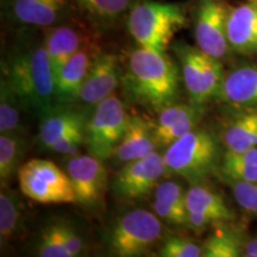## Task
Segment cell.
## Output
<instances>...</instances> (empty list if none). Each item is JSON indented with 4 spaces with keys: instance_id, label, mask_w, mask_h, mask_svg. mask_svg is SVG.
Returning <instances> with one entry per match:
<instances>
[{
    "instance_id": "cell-1",
    "label": "cell",
    "mask_w": 257,
    "mask_h": 257,
    "mask_svg": "<svg viewBox=\"0 0 257 257\" xmlns=\"http://www.w3.org/2000/svg\"><path fill=\"white\" fill-rule=\"evenodd\" d=\"M2 79L23 106L44 114L57 106L55 74L46 42L29 43L12 51L2 62Z\"/></svg>"
},
{
    "instance_id": "cell-2",
    "label": "cell",
    "mask_w": 257,
    "mask_h": 257,
    "mask_svg": "<svg viewBox=\"0 0 257 257\" xmlns=\"http://www.w3.org/2000/svg\"><path fill=\"white\" fill-rule=\"evenodd\" d=\"M179 81L178 67L166 53L142 47L131 53L124 86L134 101L161 111L178 100Z\"/></svg>"
},
{
    "instance_id": "cell-3",
    "label": "cell",
    "mask_w": 257,
    "mask_h": 257,
    "mask_svg": "<svg viewBox=\"0 0 257 257\" xmlns=\"http://www.w3.org/2000/svg\"><path fill=\"white\" fill-rule=\"evenodd\" d=\"M186 23L187 17L181 5L141 0L130 10L127 29L140 47L166 53L173 37Z\"/></svg>"
},
{
    "instance_id": "cell-4",
    "label": "cell",
    "mask_w": 257,
    "mask_h": 257,
    "mask_svg": "<svg viewBox=\"0 0 257 257\" xmlns=\"http://www.w3.org/2000/svg\"><path fill=\"white\" fill-rule=\"evenodd\" d=\"M219 146L216 137L205 128L189 131L167 147L165 157L167 169L192 184L204 181L216 167Z\"/></svg>"
},
{
    "instance_id": "cell-5",
    "label": "cell",
    "mask_w": 257,
    "mask_h": 257,
    "mask_svg": "<svg viewBox=\"0 0 257 257\" xmlns=\"http://www.w3.org/2000/svg\"><path fill=\"white\" fill-rule=\"evenodd\" d=\"M19 189L25 197L40 204H76L69 176L48 160L32 159L17 173Z\"/></svg>"
},
{
    "instance_id": "cell-6",
    "label": "cell",
    "mask_w": 257,
    "mask_h": 257,
    "mask_svg": "<svg viewBox=\"0 0 257 257\" xmlns=\"http://www.w3.org/2000/svg\"><path fill=\"white\" fill-rule=\"evenodd\" d=\"M162 224L155 212L128 211L115 221L108 234V248L114 256L148 255L162 236Z\"/></svg>"
},
{
    "instance_id": "cell-7",
    "label": "cell",
    "mask_w": 257,
    "mask_h": 257,
    "mask_svg": "<svg viewBox=\"0 0 257 257\" xmlns=\"http://www.w3.org/2000/svg\"><path fill=\"white\" fill-rule=\"evenodd\" d=\"M181 67L182 81L192 102L202 105L218 96L224 80L219 59L207 55L197 47L178 43L174 47Z\"/></svg>"
},
{
    "instance_id": "cell-8",
    "label": "cell",
    "mask_w": 257,
    "mask_h": 257,
    "mask_svg": "<svg viewBox=\"0 0 257 257\" xmlns=\"http://www.w3.org/2000/svg\"><path fill=\"white\" fill-rule=\"evenodd\" d=\"M128 120L123 102L112 94L95 105L86 124V146L91 155L102 161L113 157Z\"/></svg>"
},
{
    "instance_id": "cell-9",
    "label": "cell",
    "mask_w": 257,
    "mask_h": 257,
    "mask_svg": "<svg viewBox=\"0 0 257 257\" xmlns=\"http://www.w3.org/2000/svg\"><path fill=\"white\" fill-rule=\"evenodd\" d=\"M230 10L223 0H199L195 11L194 38L207 55L223 59L231 49L227 38Z\"/></svg>"
},
{
    "instance_id": "cell-10",
    "label": "cell",
    "mask_w": 257,
    "mask_h": 257,
    "mask_svg": "<svg viewBox=\"0 0 257 257\" xmlns=\"http://www.w3.org/2000/svg\"><path fill=\"white\" fill-rule=\"evenodd\" d=\"M167 165L163 155H152L124 163L112 181V191L126 200H138L155 191L157 184L166 174Z\"/></svg>"
},
{
    "instance_id": "cell-11",
    "label": "cell",
    "mask_w": 257,
    "mask_h": 257,
    "mask_svg": "<svg viewBox=\"0 0 257 257\" xmlns=\"http://www.w3.org/2000/svg\"><path fill=\"white\" fill-rule=\"evenodd\" d=\"M67 174L75 191L76 204L87 208L101 206L108 180L104 161L91 154L74 156L67 163Z\"/></svg>"
},
{
    "instance_id": "cell-12",
    "label": "cell",
    "mask_w": 257,
    "mask_h": 257,
    "mask_svg": "<svg viewBox=\"0 0 257 257\" xmlns=\"http://www.w3.org/2000/svg\"><path fill=\"white\" fill-rule=\"evenodd\" d=\"M4 6L10 21L30 28L55 27L70 12L69 0H4Z\"/></svg>"
},
{
    "instance_id": "cell-13",
    "label": "cell",
    "mask_w": 257,
    "mask_h": 257,
    "mask_svg": "<svg viewBox=\"0 0 257 257\" xmlns=\"http://www.w3.org/2000/svg\"><path fill=\"white\" fill-rule=\"evenodd\" d=\"M100 53V48L94 42H89L67 61L55 75L57 104L69 105L79 100L83 82L95 57Z\"/></svg>"
},
{
    "instance_id": "cell-14",
    "label": "cell",
    "mask_w": 257,
    "mask_h": 257,
    "mask_svg": "<svg viewBox=\"0 0 257 257\" xmlns=\"http://www.w3.org/2000/svg\"><path fill=\"white\" fill-rule=\"evenodd\" d=\"M201 117L202 105L192 101L189 104L174 102L162 108L159 111L156 124L153 125L157 146L169 147L189 131L194 130Z\"/></svg>"
},
{
    "instance_id": "cell-15",
    "label": "cell",
    "mask_w": 257,
    "mask_h": 257,
    "mask_svg": "<svg viewBox=\"0 0 257 257\" xmlns=\"http://www.w3.org/2000/svg\"><path fill=\"white\" fill-rule=\"evenodd\" d=\"M119 79V57L114 54L100 53L89 69L78 101L87 105H98L113 94Z\"/></svg>"
},
{
    "instance_id": "cell-16",
    "label": "cell",
    "mask_w": 257,
    "mask_h": 257,
    "mask_svg": "<svg viewBox=\"0 0 257 257\" xmlns=\"http://www.w3.org/2000/svg\"><path fill=\"white\" fill-rule=\"evenodd\" d=\"M44 42L54 74L56 75L70 57L92 41L83 29L76 24H68L63 22L55 27L46 29Z\"/></svg>"
},
{
    "instance_id": "cell-17",
    "label": "cell",
    "mask_w": 257,
    "mask_h": 257,
    "mask_svg": "<svg viewBox=\"0 0 257 257\" xmlns=\"http://www.w3.org/2000/svg\"><path fill=\"white\" fill-rule=\"evenodd\" d=\"M230 48L240 55L257 54V3L246 2L230 10L227 21Z\"/></svg>"
},
{
    "instance_id": "cell-18",
    "label": "cell",
    "mask_w": 257,
    "mask_h": 257,
    "mask_svg": "<svg viewBox=\"0 0 257 257\" xmlns=\"http://www.w3.org/2000/svg\"><path fill=\"white\" fill-rule=\"evenodd\" d=\"M156 148L153 125L141 115H128L126 130L115 148L113 157L118 162L126 163L152 155L156 152Z\"/></svg>"
},
{
    "instance_id": "cell-19",
    "label": "cell",
    "mask_w": 257,
    "mask_h": 257,
    "mask_svg": "<svg viewBox=\"0 0 257 257\" xmlns=\"http://www.w3.org/2000/svg\"><path fill=\"white\" fill-rule=\"evenodd\" d=\"M218 96L243 108H257V66H243L224 76Z\"/></svg>"
},
{
    "instance_id": "cell-20",
    "label": "cell",
    "mask_w": 257,
    "mask_h": 257,
    "mask_svg": "<svg viewBox=\"0 0 257 257\" xmlns=\"http://www.w3.org/2000/svg\"><path fill=\"white\" fill-rule=\"evenodd\" d=\"M87 118L82 111L72 108L67 105H57L50 111L42 114L38 130V141L47 149L70 131L85 127Z\"/></svg>"
},
{
    "instance_id": "cell-21",
    "label": "cell",
    "mask_w": 257,
    "mask_h": 257,
    "mask_svg": "<svg viewBox=\"0 0 257 257\" xmlns=\"http://www.w3.org/2000/svg\"><path fill=\"white\" fill-rule=\"evenodd\" d=\"M223 141L226 150L232 152L257 147V108H244L231 118L224 130Z\"/></svg>"
},
{
    "instance_id": "cell-22",
    "label": "cell",
    "mask_w": 257,
    "mask_h": 257,
    "mask_svg": "<svg viewBox=\"0 0 257 257\" xmlns=\"http://www.w3.org/2000/svg\"><path fill=\"white\" fill-rule=\"evenodd\" d=\"M186 206L188 212L206 214L219 223L233 218L232 212L219 194L199 185H194L186 192Z\"/></svg>"
},
{
    "instance_id": "cell-23",
    "label": "cell",
    "mask_w": 257,
    "mask_h": 257,
    "mask_svg": "<svg viewBox=\"0 0 257 257\" xmlns=\"http://www.w3.org/2000/svg\"><path fill=\"white\" fill-rule=\"evenodd\" d=\"M24 207L17 193L2 187L0 193V240L2 244L14 239L23 223Z\"/></svg>"
},
{
    "instance_id": "cell-24",
    "label": "cell",
    "mask_w": 257,
    "mask_h": 257,
    "mask_svg": "<svg viewBox=\"0 0 257 257\" xmlns=\"http://www.w3.org/2000/svg\"><path fill=\"white\" fill-rule=\"evenodd\" d=\"M242 240L234 231L217 224L216 230L202 244L204 257H238L243 255Z\"/></svg>"
},
{
    "instance_id": "cell-25",
    "label": "cell",
    "mask_w": 257,
    "mask_h": 257,
    "mask_svg": "<svg viewBox=\"0 0 257 257\" xmlns=\"http://www.w3.org/2000/svg\"><path fill=\"white\" fill-rule=\"evenodd\" d=\"M79 9L98 24H112L125 14L133 0H74Z\"/></svg>"
},
{
    "instance_id": "cell-26",
    "label": "cell",
    "mask_w": 257,
    "mask_h": 257,
    "mask_svg": "<svg viewBox=\"0 0 257 257\" xmlns=\"http://www.w3.org/2000/svg\"><path fill=\"white\" fill-rule=\"evenodd\" d=\"M22 155H23V142L15 133L2 134L0 136V181L2 187H8L9 181L18 173L21 168Z\"/></svg>"
},
{
    "instance_id": "cell-27",
    "label": "cell",
    "mask_w": 257,
    "mask_h": 257,
    "mask_svg": "<svg viewBox=\"0 0 257 257\" xmlns=\"http://www.w3.org/2000/svg\"><path fill=\"white\" fill-rule=\"evenodd\" d=\"M23 106L16 93L2 79L0 83V133H15L21 123V107Z\"/></svg>"
},
{
    "instance_id": "cell-28",
    "label": "cell",
    "mask_w": 257,
    "mask_h": 257,
    "mask_svg": "<svg viewBox=\"0 0 257 257\" xmlns=\"http://www.w3.org/2000/svg\"><path fill=\"white\" fill-rule=\"evenodd\" d=\"M37 255L41 257H72L64 243L60 223L49 225L43 230L37 244Z\"/></svg>"
},
{
    "instance_id": "cell-29",
    "label": "cell",
    "mask_w": 257,
    "mask_h": 257,
    "mask_svg": "<svg viewBox=\"0 0 257 257\" xmlns=\"http://www.w3.org/2000/svg\"><path fill=\"white\" fill-rule=\"evenodd\" d=\"M159 256L162 257H200L202 246L193 239L185 237H169L160 249Z\"/></svg>"
},
{
    "instance_id": "cell-30",
    "label": "cell",
    "mask_w": 257,
    "mask_h": 257,
    "mask_svg": "<svg viewBox=\"0 0 257 257\" xmlns=\"http://www.w3.org/2000/svg\"><path fill=\"white\" fill-rule=\"evenodd\" d=\"M154 199L161 200L172 206L186 208V193L181 186L173 181H163L156 186L154 191Z\"/></svg>"
},
{
    "instance_id": "cell-31",
    "label": "cell",
    "mask_w": 257,
    "mask_h": 257,
    "mask_svg": "<svg viewBox=\"0 0 257 257\" xmlns=\"http://www.w3.org/2000/svg\"><path fill=\"white\" fill-rule=\"evenodd\" d=\"M232 192L237 204L244 211L257 216V182H233Z\"/></svg>"
},
{
    "instance_id": "cell-32",
    "label": "cell",
    "mask_w": 257,
    "mask_h": 257,
    "mask_svg": "<svg viewBox=\"0 0 257 257\" xmlns=\"http://www.w3.org/2000/svg\"><path fill=\"white\" fill-rule=\"evenodd\" d=\"M153 208L161 220L172 225H176V226H187L188 211L186 208L172 206V205L157 200V199H154Z\"/></svg>"
},
{
    "instance_id": "cell-33",
    "label": "cell",
    "mask_w": 257,
    "mask_h": 257,
    "mask_svg": "<svg viewBox=\"0 0 257 257\" xmlns=\"http://www.w3.org/2000/svg\"><path fill=\"white\" fill-rule=\"evenodd\" d=\"M83 142H86V126L75 128L64 135L50 147V150L62 155H75Z\"/></svg>"
},
{
    "instance_id": "cell-34",
    "label": "cell",
    "mask_w": 257,
    "mask_h": 257,
    "mask_svg": "<svg viewBox=\"0 0 257 257\" xmlns=\"http://www.w3.org/2000/svg\"><path fill=\"white\" fill-rule=\"evenodd\" d=\"M220 170L226 179L232 182H257V166L240 165L223 161Z\"/></svg>"
},
{
    "instance_id": "cell-35",
    "label": "cell",
    "mask_w": 257,
    "mask_h": 257,
    "mask_svg": "<svg viewBox=\"0 0 257 257\" xmlns=\"http://www.w3.org/2000/svg\"><path fill=\"white\" fill-rule=\"evenodd\" d=\"M61 232H62L64 243H66L67 248L70 251L72 257L81 255L83 251V240L81 237L79 236L78 232L73 229V226H70L69 224L60 223Z\"/></svg>"
},
{
    "instance_id": "cell-36",
    "label": "cell",
    "mask_w": 257,
    "mask_h": 257,
    "mask_svg": "<svg viewBox=\"0 0 257 257\" xmlns=\"http://www.w3.org/2000/svg\"><path fill=\"white\" fill-rule=\"evenodd\" d=\"M223 161L240 163V165L257 166V147L250 148V149L243 150V152L226 150V153H225L223 156Z\"/></svg>"
},
{
    "instance_id": "cell-37",
    "label": "cell",
    "mask_w": 257,
    "mask_h": 257,
    "mask_svg": "<svg viewBox=\"0 0 257 257\" xmlns=\"http://www.w3.org/2000/svg\"><path fill=\"white\" fill-rule=\"evenodd\" d=\"M219 224L214 218L206 214L198 213V212H188V224L187 226L194 231H204L207 227Z\"/></svg>"
},
{
    "instance_id": "cell-38",
    "label": "cell",
    "mask_w": 257,
    "mask_h": 257,
    "mask_svg": "<svg viewBox=\"0 0 257 257\" xmlns=\"http://www.w3.org/2000/svg\"><path fill=\"white\" fill-rule=\"evenodd\" d=\"M243 255L246 257H257V238H252L244 244Z\"/></svg>"
},
{
    "instance_id": "cell-39",
    "label": "cell",
    "mask_w": 257,
    "mask_h": 257,
    "mask_svg": "<svg viewBox=\"0 0 257 257\" xmlns=\"http://www.w3.org/2000/svg\"><path fill=\"white\" fill-rule=\"evenodd\" d=\"M245 2H251V3H257V0H245Z\"/></svg>"
}]
</instances>
